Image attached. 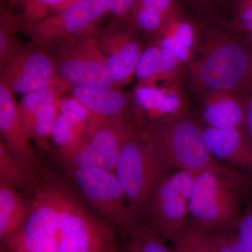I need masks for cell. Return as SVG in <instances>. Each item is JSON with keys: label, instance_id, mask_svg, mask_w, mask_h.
I'll return each instance as SVG.
<instances>
[{"label": "cell", "instance_id": "cell-33", "mask_svg": "<svg viewBox=\"0 0 252 252\" xmlns=\"http://www.w3.org/2000/svg\"><path fill=\"white\" fill-rule=\"evenodd\" d=\"M233 23L238 29L250 32L252 31V0H238Z\"/></svg>", "mask_w": 252, "mask_h": 252}, {"label": "cell", "instance_id": "cell-4", "mask_svg": "<svg viewBox=\"0 0 252 252\" xmlns=\"http://www.w3.org/2000/svg\"><path fill=\"white\" fill-rule=\"evenodd\" d=\"M56 210L59 252H119L115 232L59 181L48 182Z\"/></svg>", "mask_w": 252, "mask_h": 252}, {"label": "cell", "instance_id": "cell-39", "mask_svg": "<svg viewBox=\"0 0 252 252\" xmlns=\"http://www.w3.org/2000/svg\"><path fill=\"white\" fill-rule=\"evenodd\" d=\"M249 41H250V44L252 46V31L249 32Z\"/></svg>", "mask_w": 252, "mask_h": 252}, {"label": "cell", "instance_id": "cell-10", "mask_svg": "<svg viewBox=\"0 0 252 252\" xmlns=\"http://www.w3.org/2000/svg\"><path fill=\"white\" fill-rule=\"evenodd\" d=\"M107 12L103 0H77L26 32L32 41L48 49L63 41L94 34L96 25Z\"/></svg>", "mask_w": 252, "mask_h": 252}, {"label": "cell", "instance_id": "cell-19", "mask_svg": "<svg viewBox=\"0 0 252 252\" xmlns=\"http://www.w3.org/2000/svg\"><path fill=\"white\" fill-rule=\"evenodd\" d=\"M183 64L170 51L154 44L142 51L135 77L144 84H180Z\"/></svg>", "mask_w": 252, "mask_h": 252}, {"label": "cell", "instance_id": "cell-8", "mask_svg": "<svg viewBox=\"0 0 252 252\" xmlns=\"http://www.w3.org/2000/svg\"><path fill=\"white\" fill-rule=\"evenodd\" d=\"M197 172H164L149 196L144 223L164 240L172 241L188 223L189 201Z\"/></svg>", "mask_w": 252, "mask_h": 252}, {"label": "cell", "instance_id": "cell-35", "mask_svg": "<svg viewBox=\"0 0 252 252\" xmlns=\"http://www.w3.org/2000/svg\"><path fill=\"white\" fill-rule=\"evenodd\" d=\"M108 12L119 18L130 15L137 0H103Z\"/></svg>", "mask_w": 252, "mask_h": 252}, {"label": "cell", "instance_id": "cell-38", "mask_svg": "<svg viewBox=\"0 0 252 252\" xmlns=\"http://www.w3.org/2000/svg\"><path fill=\"white\" fill-rule=\"evenodd\" d=\"M8 3L14 6H21L23 0H6Z\"/></svg>", "mask_w": 252, "mask_h": 252}, {"label": "cell", "instance_id": "cell-27", "mask_svg": "<svg viewBox=\"0 0 252 252\" xmlns=\"http://www.w3.org/2000/svg\"><path fill=\"white\" fill-rule=\"evenodd\" d=\"M19 23L10 13L1 14L0 23V69L14 59L23 46L18 40L16 32Z\"/></svg>", "mask_w": 252, "mask_h": 252}, {"label": "cell", "instance_id": "cell-1", "mask_svg": "<svg viewBox=\"0 0 252 252\" xmlns=\"http://www.w3.org/2000/svg\"><path fill=\"white\" fill-rule=\"evenodd\" d=\"M252 189L251 174L216 160L197 172L188 223L210 232L236 230Z\"/></svg>", "mask_w": 252, "mask_h": 252}, {"label": "cell", "instance_id": "cell-16", "mask_svg": "<svg viewBox=\"0 0 252 252\" xmlns=\"http://www.w3.org/2000/svg\"><path fill=\"white\" fill-rule=\"evenodd\" d=\"M204 134L207 147L217 160L252 175V140L245 127L204 126Z\"/></svg>", "mask_w": 252, "mask_h": 252}, {"label": "cell", "instance_id": "cell-6", "mask_svg": "<svg viewBox=\"0 0 252 252\" xmlns=\"http://www.w3.org/2000/svg\"><path fill=\"white\" fill-rule=\"evenodd\" d=\"M140 126L132 118H117L89 127L87 134L73 148L58 152L68 172L96 168L114 172L123 147Z\"/></svg>", "mask_w": 252, "mask_h": 252}, {"label": "cell", "instance_id": "cell-24", "mask_svg": "<svg viewBox=\"0 0 252 252\" xmlns=\"http://www.w3.org/2000/svg\"><path fill=\"white\" fill-rule=\"evenodd\" d=\"M89 126L59 112L51 140L57 147L58 152L69 150L77 145L87 134Z\"/></svg>", "mask_w": 252, "mask_h": 252}, {"label": "cell", "instance_id": "cell-7", "mask_svg": "<svg viewBox=\"0 0 252 252\" xmlns=\"http://www.w3.org/2000/svg\"><path fill=\"white\" fill-rule=\"evenodd\" d=\"M49 50L58 77L74 87L117 89L107 59L94 34L51 46Z\"/></svg>", "mask_w": 252, "mask_h": 252}, {"label": "cell", "instance_id": "cell-21", "mask_svg": "<svg viewBox=\"0 0 252 252\" xmlns=\"http://www.w3.org/2000/svg\"><path fill=\"white\" fill-rule=\"evenodd\" d=\"M70 89L72 86L60 79L49 87L23 95L21 103L18 104V113L24 130L32 141L33 127L38 114L46 106L56 103L63 97L64 91Z\"/></svg>", "mask_w": 252, "mask_h": 252}, {"label": "cell", "instance_id": "cell-14", "mask_svg": "<svg viewBox=\"0 0 252 252\" xmlns=\"http://www.w3.org/2000/svg\"><path fill=\"white\" fill-rule=\"evenodd\" d=\"M0 132L1 140L22 167L32 186L36 185V154L20 119L14 94L2 84H0Z\"/></svg>", "mask_w": 252, "mask_h": 252}, {"label": "cell", "instance_id": "cell-34", "mask_svg": "<svg viewBox=\"0 0 252 252\" xmlns=\"http://www.w3.org/2000/svg\"><path fill=\"white\" fill-rule=\"evenodd\" d=\"M236 231L240 240L252 252V204L244 209Z\"/></svg>", "mask_w": 252, "mask_h": 252}, {"label": "cell", "instance_id": "cell-28", "mask_svg": "<svg viewBox=\"0 0 252 252\" xmlns=\"http://www.w3.org/2000/svg\"><path fill=\"white\" fill-rule=\"evenodd\" d=\"M0 183L17 189L32 187L28 176L17 160L0 140Z\"/></svg>", "mask_w": 252, "mask_h": 252}, {"label": "cell", "instance_id": "cell-17", "mask_svg": "<svg viewBox=\"0 0 252 252\" xmlns=\"http://www.w3.org/2000/svg\"><path fill=\"white\" fill-rule=\"evenodd\" d=\"M203 94L201 118L205 126L245 128L247 99L237 91H212Z\"/></svg>", "mask_w": 252, "mask_h": 252}, {"label": "cell", "instance_id": "cell-29", "mask_svg": "<svg viewBox=\"0 0 252 252\" xmlns=\"http://www.w3.org/2000/svg\"><path fill=\"white\" fill-rule=\"evenodd\" d=\"M150 225L144 223L140 231L126 244L129 252H173Z\"/></svg>", "mask_w": 252, "mask_h": 252}, {"label": "cell", "instance_id": "cell-40", "mask_svg": "<svg viewBox=\"0 0 252 252\" xmlns=\"http://www.w3.org/2000/svg\"><path fill=\"white\" fill-rule=\"evenodd\" d=\"M0 252H7L6 251V250H4V249H1V251Z\"/></svg>", "mask_w": 252, "mask_h": 252}, {"label": "cell", "instance_id": "cell-30", "mask_svg": "<svg viewBox=\"0 0 252 252\" xmlns=\"http://www.w3.org/2000/svg\"><path fill=\"white\" fill-rule=\"evenodd\" d=\"M58 102L46 106L39 112L33 127L32 141L44 150L50 149V141L52 140L54 124L59 113Z\"/></svg>", "mask_w": 252, "mask_h": 252}, {"label": "cell", "instance_id": "cell-3", "mask_svg": "<svg viewBox=\"0 0 252 252\" xmlns=\"http://www.w3.org/2000/svg\"><path fill=\"white\" fill-rule=\"evenodd\" d=\"M190 72L197 90L203 93L237 91L252 83V55L234 38L215 33L209 36Z\"/></svg>", "mask_w": 252, "mask_h": 252}, {"label": "cell", "instance_id": "cell-20", "mask_svg": "<svg viewBox=\"0 0 252 252\" xmlns=\"http://www.w3.org/2000/svg\"><path fill=\"white\" fill-rule=\"evenodd\" d=\"M32 200L19 189L0 183V240L3 248L24 223Z\"/></svg>", "mask_w": 252, "mask_h": 252}, {"label": "cell", "instance_id": "cell-9", "mask_svg": "<svg viewBox=\"0 0 252 252\" xmlns=\"http://www.w3.org/2000/svg\"><path fill=\"white\" fill-rule=\"evenodd\" d=\"M114 172L131 206L144 221L149 196L158 179L164 172L139 130L123 147Z\"/></svg>", "mask_w": 252, "mask_h": 252}, {"label": "cell", "instance_id": "cell-18", "mask_svg": "<svg viewBox=\"0 0 252 252\" xmlns=\"http://www.w3.org/2000/svg\"><path fill=\"white\" fill-rule=\"evenodd\" d=\"M72 95L80 101L90 113L91 126L99 123L130 117V96L118 89L72 87Z\"/></svg>", "mask_w": 252, "mask_h": 252}, {"label": "cell", "instance_id": "cell-36", "mask_svg": "<svg viewBox=\"0 0 252 252\" xmlns=\"http://www.w3.org/2000/svg\"><path fill=\"white\" fill-rule=\"evenodd\" d=\"M250 94L247 97L246 122L245 129L252 140V83L250 86Z\"/></svg>", "mask_w": 252, "mask_h": 252}, {"label": "cell", "instance_id": "cell-31", "mask_svg": "<svg viewBox=\"0 0 252 252\" xmlns=\"http://www.w3.org/2000/svg\"><path fill=\"white\" fill-rule=\"evenodd\" d=\"M215 252H251L239 238L236 230L213 232Z\"/></svg>", "mask_w": 252, "mask_h": 252}, {"label": "cell", "instance_id": "cell-22", "mask_svg": "<svg viewBox=\"0 0 252 252\" xmlns=\"http://www.w3.org/2000/svg\"><path fill=\"white\" fill-rule=\"evenodd\" d=\"M180 0H137L131 21L137 29L156 34L162 23L179 8Z\"/></svg>", "mask_w": 252, "mask_h": 252}, {"label": "cell", "instance_id": "cell-37", "mask_svg": "<svg viewBox=\"0 0 252 252\" xmlns=\"http://www.w3.org/2000/svg\"><path fill=\"white\" fill-rule=\"evenodd\" d=\"M193 6L202 9H210L216 7L223 0H185Z\"/></svg>", "mask_w": 252, "mask_h": 252}, {"label": "cell", "instance_id": "cell-12", "mask_svg": "<svg viewBox=\"0 0 252 252\" xmlns=\"http://www.w3.org/2000/svg\"><path fill=\"white\" fill-rule=\"evenodd\" d=\"M59 79L49 50L32 41L0 69V84L14 94L45 89Z\"/></svg>", "mask_w": 252, "mask_h": 252}, {"label": "cell", "instance_id": "cell-15", "mask_svg": "<svg viewBox=\"0 0 252 252\" xmlns=\"http://www.w3.org/2000/svg\"><path fill=\"white\" fill-rule=\"evenodd\" d=\"M96 37L116 85L119 88L127 84L135 76L136 67L142 52L135 34L130 30L113 26Z\"/></svg>", "mask_w": 252, "mask_h": 252}, {"label": "cell", "instance_id": "cell-11", "mask_svg": "<svg viewBox=\"0 0 252 252\" xmlns=\"http://www.w3.org/2000/svg\"><path fill=\"white\" fill-rule=\"evenodd\" d=\"M3 249L7 252H59L56 205L48 182L36 188L27 218Z\"/></svg>", "mask_w": 252, "mask_h": 252}, {"label": "cell", "instance_id": "cell-32", "mask_svg": "<svg viewBox=\"0 0 252 252\" xmlns=\"http://www.w3.org/2000/svg\"><path fill=\"white\" fill-rule=\"evenodd\" d=\"M57 104L59 112L73 118L77 122L90 125L92 121L90 113L74 96H63Z\"/></svg>", "mask_w": 252, "mask_h": 252}, {"label": "cell", "instance_id": "cell-23", "mask_svg": "<svg viewBox=\"0 0 252 252\" xmlns=\"http://www.w3.org/2000/svg\"><path fill=\"white\" fill-rule=\"evenodd\" d=\"M157 37L167 38L193 51L196 44V31L191 21L178 8L162 23L156 33Z\"/></svg>", "mask_w": 252, "mask_h": 252}, {"label": "cell", "instance_id": "cell-25", "mask_svg": "<svg viewBox=\"0 0 252 252\" xmlns=\"http://www.w3.org/2000/svg\"><path fill=\"white\" fill-rule=\"evenodd\" d=\"M173 252H215L213 232L187 223L172 240Z\"/></svg>", "mask_w": 252, "mask_h": 252}, {"label": "cell", "instance_id": "cell-26", "mask_svg": "<svg viewBox=\"0 0 252 252\" xmlns=\"http://www.w3.org/2000/svg\"><path fill=\"white\" fill-rule=\"evenodd\" d=\"M77 0H23V28L25 32L51 15L57 14Z\"/></svg>", "mask_w": 252, "mask_h": 252}, {"label": "cell", "instance_id": "cell-2", "mask_svg": "<svg viewBox=\"0 0 252 252\" xmlns=\"http://www.w3.org/2000/svg\"><path fill=\"white\" fill-rule=\"evenodd\" d=\"M140 135L162 172H200L216 161L207 147L204 126L190 112L141 126Z\"/></svg>", "mask_w": 252, "mask_h": 252}, {"label": "cell", "instance_id": "cell-5", "mask_svg": "<svg viewBox=\"0 0 252 252\" xmlns=\"http://www.w3.org/2000/svg\"><path fill=\"white\" fill-rule=\"evenodd\" d=\"M69 174L86 203L126 243L140 231L143 220L131 206L115 172L86 168Z\"/></svg>", "mask_w": 252, "mask_h": 252}, {"label": "cell", "instance_id": "cell-13", "mask_svg": "<svg viewBox=\"0 0 252 252\" xmlns=\"http://www.w3.org/2000/svg\"><path fill=\"white\" fill-rule=\"evenodd\" d=\"M189 112V102L180 84L140 83L130 95V115L140 127L172 119Z\"/></svg>", "mask_w": 252, "mask_h": 252}]
</instances>
